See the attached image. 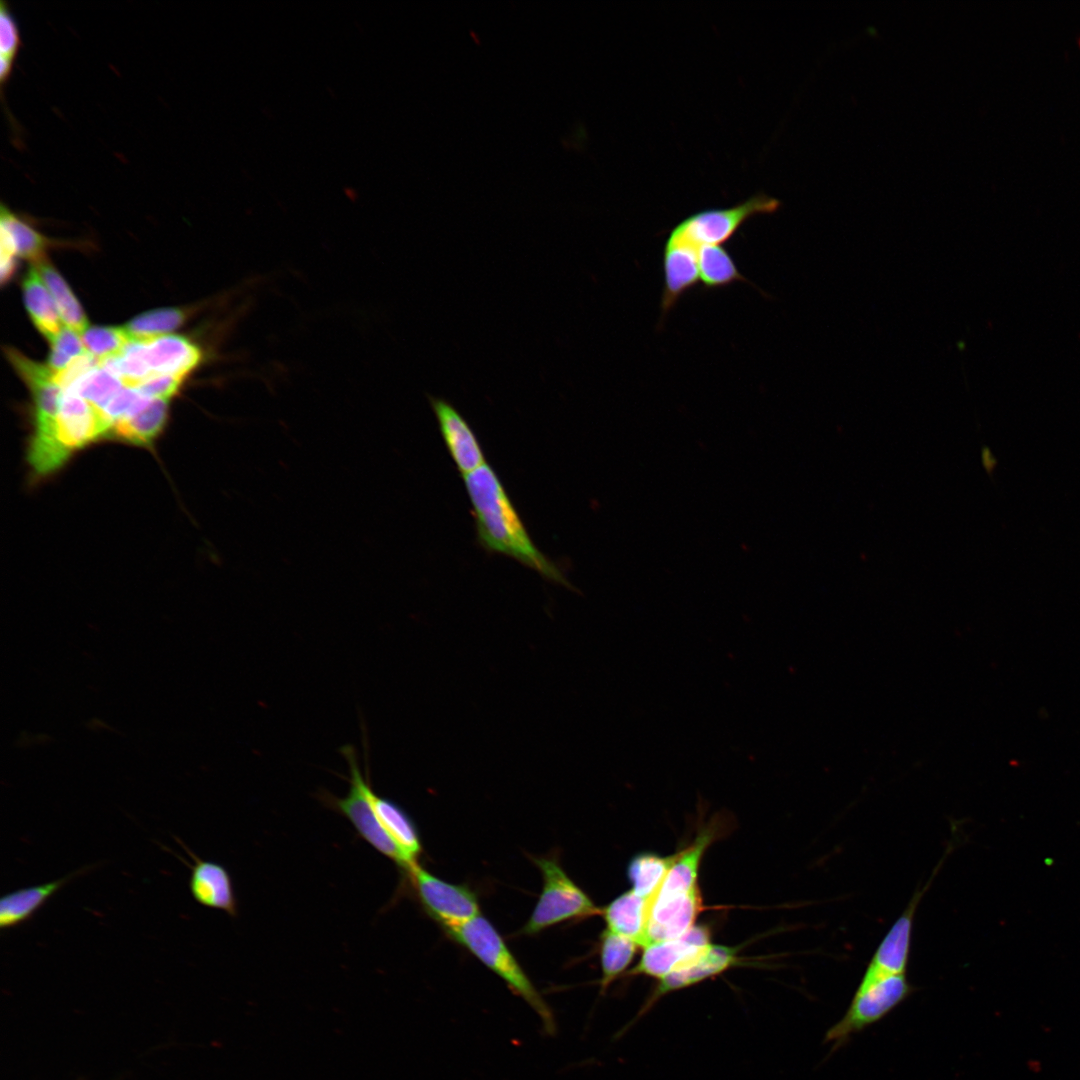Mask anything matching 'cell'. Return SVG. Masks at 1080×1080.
Returning <instances> with one entry per match:
<instances>
[{"label": "cell", "mask_w": 1080, "mask_h": 1080, "mask_svg": "<svg viewBox=\"0 0 1080 1080\" xmlns=\"http://www.w3.org/2000/svg\"><path fill=\"white\" fill-rule=\"evenodd\" d=\"M406 874L426 913L444 929L457 927L480 915L477 895L468 886L446 882L419 863Z\"/></svg>", "instance_id": "cell-7"}, {"label": "cell", "mask_w": 1080, "mask_h": 1080, "mask_svg": "<svg viewBox=\"0 0 1080 1080\" xmlns=\"http://www.w3.org/2000/svg\"><path fill=\"white\" fill-rule=\"evenodd\" d=\"M710 938L709 927L700 924L682 936L650 943L643 947L639 962L626 972V976H649L659 981L701 953L711 944Z\"/></svg>", "instance_id": "cell-8"}, {"label": "cell", "mask_w": 1080, "mask_h": 1080, "mask_svg": "<svg viewBox=\"0 0 1080 1080\" xmlns=\"http://www.w3.org/2000/svg\"><path fill=\"white\" fill-rule=\"evenodd\" d=\"M0 227L10 235L19 256L32 261L35 265L46 260L47 239L4 204L0 207Z\"/></svg>", "instance_id": "cell-23"}, {"label": "cell", "mask_w": 1080, "mask_h": 1080, "mask_svg": "<svg viewBox=\"0 0 1080 1080\" xmlns=\"http://www.w3.org/2000/svg\"><path fill=\"white\" fill-rule=\"evenodd\" d=\"M89 354L98 361L118 355L132 341L125 328L90 327L81 333Z\"/></svg>", "instance_id": "cell-26"}, {"label": "cell", "mask_w": 1080, "mask_h": 1080, "mask_svg": "<svg viewBox=\"0 0 1080 1080\" xmlns=\"http://www.w3.org/2000/svg\"><path fill=\"white\" fill-rule=\"evenodd\" d=\"M428 398L443 441L458 471L465 476L486 464L482 447L461 413L443 398Z\"/></svg>", "instance_id": "cell-10"}, {"label": "cell", "mask_w": 1080, "mask_h": 1080, "mask_svg": "<svg viewBox=\"0 0 1080 1080\" xmlns=\"http://www.w3.org/2000/svg\"><path fill=\"white\" fill-rule=\"evenodd\" d=\"M371 802L384 830L410 864H417L422 852V844L413 820L396 802L376 794L373 790Z\"/></svg>", "instance_id": "cell-16"}, {"label": "cell", "mask_w": 1080, "mask_h": 1080, "mask_svg": "<svg viewBox=\"0 0 1080 1080\" xmlns=\"http://www.w3.org/2000/svg\"><path fill=\"white\" fill-rule=\"evenodd\" d=\"M98 366L99 361L87 353L75 358L63 370L54 373V380L62 390H65Z\"/></svg>", "instance_id": "cell-29"}, {"label": "cell", "mask_w": 1080, "mask_h": 1080, "mask_svg": "<svg viewBox=\"0 0 1080 1080\" xmlns=\"http://www.w3.org/2000/svg\"><path fill=\"white\" fill-rule=\"evenodd\" d=\"M0 247V279L1 283L4 284L9 281L14 274L16 268L15 256L17 255V252L10 235L2 227H0Z\"/></svg>", "instance_id": "cell-30"}, {"label": "cell", "mask_w": 1080, "mask_h": 1080, "mask_svg": "<svg viewBox=\"0 0 1080 1080\" xmlns=\"http://www.w3.org/2000/svg\"><path fill=\"white\" fill-rule=\"evenodd\" d=\"M55 302L65 326L82 333L87 327V318L70 287L55 268L44 260L35 265Z\"/></svg>", "instance_id": "cell-22"}, {"label": "cell", "mask_w": 1080, "mask_h": 1080, "mask_svg": "<svg viewBox=\"0 0 1080 1080\" xmlns=\"http://www.w3.org/2000/svg\"><path fill=\"white\" fill-rule=\"evenodd\" d=\"M79 334L64 326L50 341L51 353L47 365L53 373L63 370L75 358L88 353Z\"/></svg>", "instance_id": "cell-27"}, {"label": "cell", "mask_w": 1080, "mask_h": 1080, "mask_svg": "<svg viewBox=\"0 0 1080 1080\" xmlns=\"http://www.w3.org/2000/svg\"><path fill=\"white\" fill-rule=\"evenodd\" d=\"M781 202L765 193H757L729 208H711L695 212L675 225L666 240L697 250L703 245L727 242L752 217L773 214Z\"/></svg>", "instance_id": "cell-6"}, {"label": "cell", "mask_w": 1080, "mask_h": 1080, "mask_svg": "<svg viewBox=\"0 0 1080 1080\" xmlns=\"http://www.w3.org/2000/svg\"><path fill=\"white\" fill-rule=\"evenodd\" d=\"M913 993L906 974L865 970L842 1018L826 1032L824 1043L837 1050L851 1037L883 1019Z\"/></svg>", "instance_id": "cell-3"}, {"label": "cell", "mask_w": 1080, "mask_h": 1080, "mask_svg": "<svg viewBox=\"0 0 1080 1080\" xmlns=\"http://www.w3.org/2000/svg\"><path fill=\"white\" fill-rule=\"evenodd\" d=\"M463 479L480 545L489 552L512 557L547 580L570 587L561 569L532 541L493 468L486 463Z\"/></svg>", "instance_id": "cell-1"}, {"label": "cell", "mask_w": 1080, "mask_h": 1080, "mask_svg": "<svg viewBox=\"0 0 1080 1080\" xmlns=\"http://www.w3.org/2000/svg\"><path fill=\"white\" fill-rule=\"evenodd\" d=\"M664 285L660 308L665 316L699 280L698 250L666 240L663 250Z\"/></svg>", "instance_id": "cell-13"}, {"label": "cell", "mask_w": 1080, "mask_h": 1080, "mask_svg": "<svg viewBox=\"0 0 1080 1080\" xmlns=\"http://www.w3.org/2000/svg\"><path fill=\"white\" fill-rule=\"evenodd\" d=\"M87 869L85 867L53 881L5 894L0 900L1 930L17 927L30 920L63 886Z\"/></svg>", "instance_id": "cell-15"}, {"label": "cell", "mask_w": 1080, "mask_h": 1080, "mask_svg": "<svg viewBox=\"0 0 1080 1080\" xmlns=\"http://www.w3.org/2000/svg\"><path fill=\"white\" fill-rule=\"evenodd\" d=\"M740 962L738 949L725 945L710 944L692 959L677 966L663 979L657 981L642 1013L648 1011L657 1000L667 993L698 984L722 974Z\"/></svg>", "instance_id": "cell-9"}, {"label": "cell", "mask_w": 1080, "mask_h": 1080, "mask_svg": "<svg viewBox=\"0 0 1080 1080\" xmlns=\"http://www.w3.org/2000/svg\"><path fill=\"white\" fill-rule=\"evenodd\" d=\"M185 319L179 308H161L142 313L124 327L133 341H149L178 328Z\"/></svg>", "instance_id": "cell-24"}, {"label": "cell", "mask_w": 1080, "mask_h": 1080, "mask_svg": "<svg viewBox=\"0 0 1080 1080\" xmlns=\"http://www.w3.org/2000/svg\"><path fill=\"white\" fill-rule=\"evenodd\" d=\"M648 900L629 890L601 909L606 929L644 945Z\"/></svg>", "instance_id": "cell-17"}, {"label": "cell", "mask_w": 1080, "mask_h": 1080, "mask_svg": "<svg viewBox=\"0 0 1080 1080\" xmlns=\"http://www.w3.org/2000/svg\"><path fill=\"white\" fill-rule=\"evenodd\" d=\"M698 270L699 280L706 289L722 288L738 281L748 282L721 245H703L699 248Z\"/></svg>", "instance_id": "cell-21"}, {"label": "cell", "mask_w": 1080, "mask_h": 1080, "mask_svg": "<svg viewBox=\"0 0 1080 1080\" xmlns=\"http://www.w3.org/2000/svg\"><path fill=\"white\" fill-rule=\"evenodd\" d=\"M23 292L32 322L50 342L63 328L62 320L52 295L36 267L30 268L26 274Z\"/></svg>", "instance_id": "cell-18"}, {"label": "cell", "mask_w": 1080, "mask_h": 1080, "mask_svg": "<svg viewBox=\"0 0 1080 1080\" xmlns=\"http://www.w3.org/2000/svg\"><path fill=\"white\" fill-rule=\"evenodd\" d=\"M445 930L450 938L499 976L513 993L537 1013L545 1032L551 1035L555 1033L556 1023L549 1005L489 920L480 914L462 925Z\"/></svg>", "instance_id": "cell-2"}, {"label": "cell", "mask_w": 1080, "mask_h": 1080, "mask_svg": "<svg viewBox=\"0 0 1080 1080\" xmlns=\"http://www.w3.org/2000/svg\"><path fill=\"white\" fill-rule=\"evenodd\" d=\"M145 343V357L153 375L185 378L202 361L201 349L189 339L164 335Z\"/></svg>", "instance_id": "cell-14"}, {"label": "cell", "mask_w": 1080, "mask_h": 1080, "mask_svg": "<svg viewBox=\"0 0 1080 1080\" xmlns=\"http://www.w3.org/2000/svg\"><path fill=\"white\" fill-rule=\"evenodd\" d=\"M640 946L634 940L605 929L600 936L599 955L601 993L621 975L631 964Z\"/></svg>", "instance_id": "cell-19"}, {"label": "cell", "mask_w": 1080, "mask_h": 1080, "mask_svg": "<svg viewBox=\"0 0 1080 1080\" xmlns=\"http://www.w3.org/2000/svg\"><path fill=\"white\" fill-rule=\"evenodd\" d=\"M539 868L543 887L538 901L521 934L534 935L553 925L601 914L592 899L563 870L557 859H533Z\"/></svg>", "instance_id": "cell-5"}, {"label": "cell", "mask_w": 1080, "mask_h": 1080, "mask_svg": "<svg viewBox=\"0 0 1080 1080\" xmlns=\"http://www.w3.org/2000/svg\"><path fill=\"white\" fill-rule=\"evenodd\" d=\"M942 862L937 865L929 882L915 891L905 910L892 924L877 946L866 969L883 974H906L910 952L914 917L917 907L929 889Z\"/></svg>", "instance_id": "cell-11"}, {"label": "cell", "mask_w": 1080, "mask_h": 1080, "mask_svg": "<svg viewBox=\"0 0 1080 1080\" xmlns=\"http://www.w3.org/2000/svg\"><path fill=\"white\" fill-rule=\"evenodd\" d=\"M176 840L194 860L193 864H190L178 856L190 868L188 886L194 900L202 906L221 910L235 917L237 899L228 870L219 863L199 858L180 839Z\"/></svg>", "instance_id": "cell-12"}, {"label": "cell", "mask_w": 1080, "mask_h": 1080, "mask_svg": "<svg viewBox=\"0 0 1080 1080\" xmlns=\"http://www.w3.org/2000/svg\"><path fill=\"white\" fill-rule=\"evenodd\" d=\"M184 378L172 375H153L141 383L136 391L144 398L168 400L177 393Z\"/></svg>", "instance_id": "cell-28"}, {"label": "cell", "mask_w": 1080, "mask_h": 1080, "mask_svg": "<svg viewBox=\"0 0 1080 1080\" xmlns=\"http://www.w3.org/2000/svg\"><path fill=\"white\" fill-rule=\"evenodd\" d=\"M982 460L983 465L987 470L993 469L996 464L993 455L987 448L982 449Z\"/></svg>", "instance_id": "cell-31"}, {"label": "cell", "mask_w": 1080, "mask_h": 1080, "mask_svg": "<svg viewBox=\"0 0 1080 1080\" xmlns=\"http://www.w3.org/2000/svg\"><path fill=\"white\" fill-rule=\"evenodd\" d=\"M22 46L19 26L15 20L9 4L5 1L0 3V84L2 101L4 89L8 84L14 65Z\"/></svg>", "instance_id": "cell-25"}, {"label": "cell", "mask_w": 1080, "mask_h": 1080, "mask_svg": "<svg viewBox=\"0 0 1080 1080\" xmlns=\"http://www.w3.org/2000/svg\"><path fill=\"white\" fill-rule=\"evenodd\" d=\"M341 753L349 765V790L345 797H336L323 792L321 799L327 806L345 816L355 830L378 852L396 863L405 873L413 866L399 847L390 838L378 820L371 802L372 786L366 766L362 775L356 750L351 745L341 748Z\"/></svg>", "instance_id": "cell-4"}, {"label": "cell", "mask_w": 1080, "mask_h": 1080, "mask_svg": "<svg viewBox=\"0 0 1080 1080\" xmlns=\"http://www.w3.org/2000/svg\"><path fill=\"white\" fill-rule=\"evenodd\" d=\"M675 857L676 854L661 856L650 852L632 857L627 867L631 890L649 902L663 882Z\"/></svg>", "instance_id": "cell-20"}]
</instances>
